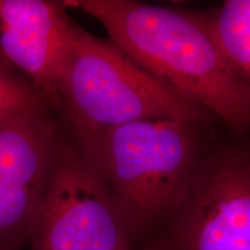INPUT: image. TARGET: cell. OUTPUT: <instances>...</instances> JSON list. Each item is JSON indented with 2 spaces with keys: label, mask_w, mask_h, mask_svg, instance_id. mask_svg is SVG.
Wrapping results in <instances>:
<instances>
[{
  "label": "cell",
  "mask_w": 250,
  "mask_h": 250,
  "mask_svg": "<svg viewBox=\"0 0 250 250\" xmlns=\"http://www.w3.org/2000/svg\"><path fill=\"white\" fill-rule=\"evenodd\" d=\"M62 4L100 21L112 43L173 92L235 129L250 125V94L196 14L134 0Z\"/></svg>",
  "instance_id": "cell-1"
},
{
  "label": "cell",
  "mask_w": 250,
  "mask_h": 250,
  "mask_svg": "<svg viewBox=\"0 0 250 250\" xmlns=\"http://www.w3.org/2000/svg\"><path fill=\"white\" fill-rule=\"evenodd\" d=\"M58 100V111L83 148L120 125L158 118L197 124L210 114L156 80L110 40L74 21Z\"/></svg>",
  "instance_id": "cell-2"
},
{
  "label": "cell",
  "mask_w": 250,
  "mask_h": 250,
  "mask_svg": "<svg viewBox=\"0 0 250 250\" xmlns=\"http://www.w3.org/2000/svg\"><path fill=\"white\" fill-rule=\"evenodd\" d=\"M195 125L170 118L137 121L80 147L107 182L131 233L187 201L197 173Z\"/></svg>",
  "instance_id": "cell-3"
},
{
  "label": "cell",
  "mask_w": 250,
  "mask_h": 250,
  "mask_svg": "<svg viewBox=\"0 0 250 250\" xmlns=\"http://www.w3.org/2000/svg\"><path fill=\"white\" fill-rule=\"evenodd\" d=\"M130 234L101 173L76 140L61 133L28 250H126Z\"/></svg>",
  "instance_id": "cell-4"
},
{
  "label": "cell",
  "mask_w": 250,
  "mask_h": 250,
  "mask_svg": "<svg viewBox=\"0 0 250 250\" xmlns=\"http://www.w3.org/2000/svg\"><path fill=\"white\" fill-rule=\"evenodd\" d=\"M59 136L51 111L0 120V249L29 248Z\"/></svg>",
  "instance_id": "cell-5"
},
{
  "label": "cell",
  "mask_w": 250,
  "mask_h": 250,
  "mask_svg": "<svg viewBox=\"0 0 250 250\" xmlns=\"http://www.w3.org/2000/svg\"><path fill=\"white\" fill-rule=\"evenodd\" d=\"M165 250H250V160L218 159L197 171Z\"/></svg>",
  "instance_id": "cell-6"
},
{
  "label": "cell",
  "mask_w": 250,
  "mask_h": 250,
  "mask_svg": "<svg viewBox=\"0 0 250 250\" xmlns=\"http://www.w3.org/2000/svg\"><path fill=\"white\" fill-rule=\"evenodd\" d=\"M62 1L0 0V54L58 111L73 20Z\"/></svg>",
  "instance_id": "cell-7"
},
{
  "label": "cell",
  "mask_w": 250,
  "mask_h": 250,
  "mask_svg": "<svg viewBox=\"0 0 250 250\" xmlns=\"http://www.w3.org/2000/svg\"><path fill=\"white\" fill-rule=\"evenodd\" d=\"M196 15L250 94V0H227L211 13Z\"/></svg>",
  "instance_id": "cell-8"
},
{
  "label": "cell",
  "mask_w": 250,
  "mask_h": 250,
  "mask_svg": "<svg viewBox=\"0 0 250 250\" xmlns=\"http://www.w3.org/2000/svg\"><path fill=\"white\" fill-rule=\"evenodd\" d=\"M52 110L45 96L21 72L0 59V120Z\"/></svg>",
  "instance_id": "cell-9"
},
{
  "label": "cell",
  "mask_w": 250,
  "mask_h": 250,
  "mask_svg": "<svg viewBox=\"0 0 250 250\" xmlns=\"http://www.w3.org/2000/svg\"><path fill=\"white\" fill-rule=\"evenodd\" d=\"M0 59H2V61H6V59H5L4 57H2V55H1V54H0ZM6 62H7V61H6Z\"/></svg>",
  "instance_id": "cell-10"
},
{
  "label": "cell",
  "mask_w": 250,
  "mask_h": 250,
  "mask_svg": "<svg viewBox=\"0 0 250 250\" xmlns=\"http://www.w3.org/2000/svg\"><path fill=\"white\" fill-rule=\"evenodd\" d=\"M126 250H136V249H133V248H131V247H130V248H127Z\"/></svg>",
  "instance_id": "cell-11"
},
{
  "label": "cell",
  "mask_w": 250,
  "mask_h": 250,
  "mask_svg": "<svg viewBox=\"0 0 250 250\" xmlns=\"http://www.w3.org/2000/svg\"><path fill=\"white\" fill-rule=\"evenodd\" d=\"M0 250H8V249H0Z\"/></svg>",
  "instance_id": "cell-12"
}]
</instances>
